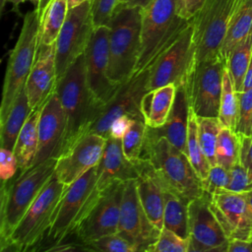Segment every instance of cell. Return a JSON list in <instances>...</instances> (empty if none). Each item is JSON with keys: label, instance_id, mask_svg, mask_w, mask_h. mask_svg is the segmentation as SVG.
Returning a JSON list of instances; mask_svg holds the SVG:
<instances>
[{"label": "cell", "instance_id": "obj_51", "mask_svg": "<svg viewBox=\"0 0 252 252\" xmlns=\"http://www.w3.org/2000/svg\"><path fill=\"white\" fill-rule=\"evenodd\" d=\"M86 1H91V0H68V6H69V9L71 8H74Z\"/></svg>", "mask_w": 252, "mask_h": 252}, {"label": "cell", "instance_id": "obj_25", "mask_svg": "<svg viewBox=\"0 0 252 252\" xmlns=\"http://www.w3.org/2000/svg\"><path fill=\"white\" fill-rule=\"evenodd\" d=\"M176 89L175 84H168L148 91L144 94L141 110L149 127L159 128L165 124L173 106Z\"/></svg>", "mask_w": 252, "mask_h": 252}, {"label": "cell", "instance_id": "obj_28", "mask_svg": "<svg viewBox=\"0 0 252 252\" xmlns=\"http://www.w3.org/2000/svg\"><path fill=\"white\" fill-rule=\"evenodd\" d=\"M32 110L25 86L16 97L7 117L0 123V148L14 150L19 133Z\"/></svg>", "mask_w": 252, "mask_h": 252}, {"label": "cell", "instance_id": "obj_7", "mask_svg": "<svg viewBox=\"0 0 252 252\" xmlns=\"http://www.w3.org/2000/svg\"><path fill=\"white\" fill-rule=\"evenodd\" d=\"M97 178L98 167L95 165L65 186L47 232L48 238L54 244L64 241L69 235L75 233L79 224L95 204L100 194Z\"/></svg>", "mask_w": 252, "mask_h": 252}, {"label": "cell", "instance_id": "obj_49", "mask_svg": "<svg viewBox=\"0 0 252 252\" xmlns=\"http://www.w3.org/2000/svg\"><path fill=\"white\" fill-rule=\"evenodd\" d=\"M251 88H252V57H251V60H250V63H249V66H248V69H247V72H246V75L244 78L242 91H245V90H248Z\"/></svg>", "mask_w": 252, "mask_h": 252}, {"label": "cell", "instance_id": "obj_41", "mask_svg": "<svg viewBox=\"0 0 252 252\" xmlns=\"http://www.w3.org/2000/svg\"><path fill=\"white\" fill-rule=\"evenodd\" d=\"M229 182V170L216 164L211 166L206 179L202 181V186L205 192L214 194L220 190L226 189Z\"/></svg>", "mask_w": 252, "mask_h": 252}, {"label": "cell", "instance_id": "obj_54", "mask_svg": "<svg viewBox=\"0 0 252 252\" xmlns=\"http://www.w3.org/2000/svg\"><path fill=\"white\" fill-rule=\"evenodd\" d=\"M7 4V0H0V7H1V11L4 9L5 5Z\"/></svg>", "mask_w": 252, "mask_h": 252}, {"label": "cell", "instance_id": "obj_10", "mask_svg": "<svg viewBox=\"0 0 252 252\" xmlns=\"http://www.w3.org/2000/svg\"><path fill=\"white\" fill-rule=\"evenodd\" d=\"M225 60L214 59L193 63L183 82L189 105L197 116L218 117Z\"/></svg>", "mask_w": 252, "mask_h": 252}, {"label": "cell", "instance_id": "obj_5", "mask_svg": "<svg viewBox=\"0 0 252 252\" xmlns=\"http://www.w3.org/2000/svg\"><path fill=\"white\" fill-rule=\"evenodd\" d=\"M189 24L176 14L175 0H153L143 8L141 50L134 73L148 70Z\"/></svg>", "mask_w": 252, "mask_h": 252}, {"label": "cell", "instance_id": "obj_30", "mask_svg": "<svg viewBox=\"0 0 252 252\" xmlns=\"http://www.w3.org/2000/svg\"><path fill=\"white\" fill-rule=\"evenodd\" d=\"M163 227L188 238V201L163 185Z\"/></svg>", "mask_w": 252, "mask_h": 252}, {"label": "cell", "instance_id": "obj_27", "mask_svg": "<svg viewBox=\"0 0 252 252\" xmlns=\"http://www.w3.org/2000/svg\"><path fill=\"white\" fill-rule=\"evenodd\" d=\"M252 34V0H238L220 49L225 60L230 51Z\"/></svg>", "mask_w": 252, "mask_h": 252}, {"label": "cell", "instance_id": "obj_16", "mask_svg": "<svg viewBox=\"0 0 252 252\" xmlns=\"http://www.w3.org/2000/svg\"><path fill=\"white\" fill-rule=\"evenodd\" d=\"M149 69L134 73L117 90L115 94L101 106L97 117L89 127L87 132H93L108 138L111 122L122 115H130L135 118H143L141 102L146 88Z\"/></svg>", "mask_w": 252, "mask_h": 252}, {"label": "cell", "instance_id": "obj_8", "mask_svg": "<svg viewBox=\"0 0 252 252\" xmlns=\"http://www.w3.org/2000/svg\"><path fill=\"white\" fill-rule=\"evenodd\" d=\"M65 186L53 173L0 250L28 251L35 249L34 247L41 242L49 230L54 211Z\"/></svg>", "mask_w": 252, "mask_h": 252}, {"label": "cell", "instance_id": "obj_42", "mask_svg": "<svg viewBox=\"0 0 252 252\" xmlns=\"http://www.w3.org/2000/svg\"><path fill=\"white\" fill-rule=\"evenodd\" d=\"M226 190L237 193H244L252 190L251 179L240 162L229 170V182Z\"/></svg>", "mask_w": 252, "mask_h": 252}, {"label": "cell", "instance_id": "obj_22", "mask_svg": "<svg viewBox=\"0 0 252 252\" xmlns=\"http://www.w3.org/2000/svg\"><path fill=\"white\" fill-rule=\"evenodd\" d=\"M134 162L138 172L137 191L142 206L154 226L161 230L164 210L163 184L148 159L141 158Z\"/></svg>", "mask_w": 252, "mask_h": 252}, {"label": "cell", "instance_id": "obj_29", "mask_svg": "<svg viewBox=\"0 0 252 252\" xmlns=\"http://www.w3.org/2000/svg\"><path fill=\"white\" fill-rule=\"evenodd\" d=\"M69 11L68 0H50L40 14L39 45L54 44Z\"/></svg>", "mask_w": 252, "mask_h": 252}, {"label": "cell", "instance_id": "obj_46", "mask_svg": "<svg viewBox=\"0 0 252 252\" xmlns=\"http://www.w3.org/2000/svg\"><path fill=\"white\" fill-rule=\"evenodd\" d=\"M240 139V163L246 169L252 182V135L239 136Z\"/></svg>", "mask_w": 252, "mask_h": 252}, {"label": "cell", "instance_id": "obj_52", "mask_svg": "<svg viewBox=\"0 0 252 252\" xmlns=\"http://www.w3.org/2000/svg\"><path fill=\"white\" fill-rule=\"evenodd\" d=\"M49 1H50V0H40L38 7L35 8V9L37 10V12L39 13V16H40V14L42 13V11L44 10V8L47 6V4L49 3Z\"/></svg>", "mask_w": 252, "mask_h": 252}, {"label": "cell", "instance_id": "obj_38", "mask_svg": "<svg viewBox=\"0 0 252 252\" xmlns=\"http://www.w3.org/2000/svg\"><path fill=\"white\" fill-rule=\"evenodd\" d=\"M86 250L102 252H136V247L119 233L109 234L84 244Z\"/></svg>", "mask_w": 252, "mask_h": 252}, {"label": "cell", "instance_id": "obj_33", "mask_svg": "<svg viewBox=\"0 0 252 252\" xmlns=\"http://www.w3.org/2000/svg\"><path fill=\"white\" fill-rule=\"evenodd\" d=\"M216 160L227 170L240 162V139L235 131L221 127L217 141Z\"/></svg>", "mask_w": 252, "mask_h": 252}, {"label": "cell", "instance_id": "obj_17", "mask_svg": "<svg viewBox=\"0 0 252 252\" xmlns=\"http://www.w3.org/2000/svg\"><path fill=\"white\" fill-rule=\"evenodd\" d=\"M106 138L86 132L56 158L54 173L64 185H69L97 165L102 158Z\"/></svg>", "mask_w": 252, "mask_h": 252}, {"label": "cell", "instance_id": "obj_43", "mask_svg": "<svg viewBox=\"0 0 252 252\" xmlns=\"http://www.w3.org/2000/svg\"><path fill=\"white\" fill-rule=\"evenodd\" d=\"M18 161L13 151L0 148V177L2 181H7L15 177L18 173Z\"/></svg>", "mask_w": 252, "mask_h": 252}, {"label": "cell", "instance_id": "obj_36", "mask_svg": "<svg viewBox=\"0 0 252 252\" xmlns=\"http://www.w3.org/2000/svg\"><path fill=\"white\" fill-rule=\"evenodd\" d=\"M147 130L148 125L146 124L145 120L143 118H136L128 132L122 138V150L125 157L129 160L134 161L141 158L146 141Z\"/></svg>", "mask_w": 252, "mask_h": 252}, {"label": "cell", "instance_id": "obj_55", "mask_svg": "<svg viewBox=\"0 0 252 252\" xmlns=\"http://www.w3.org/2000/svg\"><path fill=\"white\" fill-rule=\"evenodd\" d=\"M120 2H121V1H120ZM119 4H120V3H119Z\"/></svg>", "mask_w": 252, "mask_h": 252}, {"label": "cell", "instance_id": "obj_35", "mask_svg": "<svg viewBox=\"0 0 252 252\" xmlns=\"http://www.w3.org/2000/svg\"><path fill=\"white\" fill-rule=\"evenodd\" d=\"M198 139L202 151L211 166L217 164L216 147L218 136L222 125L218 117L197 116Z\"/></svg>", "mask_w": 252, "mask_h": 252}, {"label": "cell", "instance_id": "obj_39", "mask_svg": "<svg viewBox=\"0 0 252 252\" xmlns=\"http://www.w3.org/2000/svg\"><path fill=\"white\" fill-rule=\"evenodd\" d=\"M238 117L235 132L238 136L252 135V88L237 92Z\"/></svg>", "mask_w": 252, "mask_h": 252}, {"label": "cell", "instance_id": "obj_48", "mask_svg": "<svg viewBox=\"0 0 252 252\" xmlns=\"http://www.w3.org/2000/svg\"><path fill=\"white\" fill-rule=\"evenodd\" d=\"M153 0H121L118 6L124 7H133V8H145L147 7Z\"/></svg>", "mask_w": 252, "mask_h": 252}, {"label": "cell", "instance_id": "obj_47", "mask_svg": "<svg viewBox=\"0 0 252 252\" xmlns=\"http://www.w3.org/2000/svg\"><path fill=\"white\" fill-rule=\"evenodd\" d=\"M227 252H252V242L241 239H231L228 242Z\"/></svg>", "mask_w": 252, "mask_h": 252}, {"label": "cell", "instance_id": "obj_45", "mask_svg": "<svg viewBox=\"0 0 252 252\" xmlns=\"http://www.w3.org/2000/svg\"><path fill=\"white\" fill-rule=\"evenodd\" d=\"M136 118L130 115H122L114 119L109 127V136L114 139L122 140L125 134L128 132Z\"/></svg>", "mask_w": 252, "mask_h": 252}, {"label": "cell", "instance_id": "obj_20", "mask_svg": "<svg viewBox=\"0 0 252 252\" xmlns=\"http://www.w3.org/2000/svg\"><path fill=\"white\" fill-rule=\"evenodd\" d=\"M66 120L56 90L41 107L38 120V150L34 164L56 158L62 152Z\"/></svg>", "mask_w": 252, "mask_h": 252}, {"label": "cell", "instance_id": "obj_24", "mask_svg": "<svg viewBox=\"0 0 252 252\" xmlns=\"http://www.w3.org/2000/svg\"><path fill=\"white\" fill-rule=\"evenodd\" d=\"M176 94L170 114L165 124L159 128H151L149 131L155 136L165 137L174 147L186 155V139L189 114V100L184 84L176 86Z\"/></svg>", "mask_w": 252, "mask_h": 252}, {"label": "cell", "instance_id": "obj_2", "mask_svg": "<svg viewBox=\"0 0 252 252\" xmlns=\"http://www.w3.org/2000/svg\"><path fill=\"white\" fill-rule=\"evenodd\" d=\"M142 158L148 159L162 184L190 202L205 191L188 157L165 137L147 130Z\"/></svg>", "mask_w": 252, "mask_h": 252}, {"label": "cell", "instance_id": "obj_53", "mask_svg": "<svg viewBox=\"0 0 252 252\" xmlns=\"http://www.w3.org/2000/svg\"><path fill=\"white\" fill-rule=\"evenodd\" d=\"M244 194H245L246 199H247V201H248V203H249V205H250V207L252 209V190L244 192Z\"/></svg>", "mask_w": 252, "mask_h": 252}, {"label": "cell", "instance_id": "obj_14", "mask_svg": "<svg viewBox=\"0 0 252 252\" xmlns=\"http://www.w3.org/2000/svg\"><path fill=\"white\" fill-rule=\"evenodd\" d=\"M210 203L211 194L207 192L188 203L189 252H227L229 239Z\"/></svg>", "mask_w": 252, "mask_h": 252}, {"label": "cell", "instance_id": "obj_32", "mask_svg": "<svg viewBox=\"0 0 252 252\" xmlns=\"http://www.w3.org/2000/svg\"><path fill=\"white\" fill-rule=\"evenodd\" d=\"M186 156L188 157L194 170L198 177L203 181L209 174L211 165L206 158L200 142L198 139L197 115L191 107H189L188 126H187V139H186Z\"/></svg>", "mask_w": 252, "mask_h": 252}, {"label": "cell", "instance_id": "obj_40", "mask_svg": "<svg viewBox=\"0 0 252 252\" xmlns=\"http://www.w3.org/2000/svg\"><path fill=\"white\" fill-rule=\"evenodd\" d=\"M121 0H91L94 27L108 26Z\"/></svg>", "mask_w": 252, "mask_h": 252}, {"label": "cell", "instance_id": "obj_37", "mask_svg": "<svg viewBox=\"0 0 252 252\" xmlns=\"http://www.w3.org/2000/svg\"><path fill=\"white\" fill-rule=\"evenodd\" d=\"M146 251L149 252H189V239L162 227L158 239Z\"/></svg>", "mask_w": 252, "mask_h": 252}, {"label": "cell", "instance_id": "obj_11", "mask_svg": "<svg viewBox=\"0 0 252 252\" xmlns=\"http://www.w3.org/2000/svg\"><path fill=\"white\" fill-rule=\"evenodd\" d=\"M94 29L91 1L69 9L65 23L55 41L58 80L84 54Z\"/></svg>", "mask_w": 252, "mask_h": 252}, {"label": "cell", "instance_id": "obj_13", "mask_svg": "<svg viewBox=\"0 0 252 252\" xmlns=\"http://www.w3.org/2000/svg\"><path fill=\"white\" fill-rule=\"evenodd\" d=\"M86 81L95 103L101 107L115 94L120 86L108 78L109 28L94 27L84 52Z\"/></svg>", "mask_w": 252, "mask_h": 252}, {"label": "cell", "instance_id": "obj_23", "mask_svg": "<svg viewBox=\"0 0 252 252\" xmlns=\"http://www.w3.org/2000/svg\"><path fill=\"white\" fill-rule=\"evenodd\" d=\"M97 188L102 191L115 181H127L138 177L135 162L129 160L122 150L121 140L108 137L102 158L97 164Z\"/></svg>", "mask_w": 252, "mask_h": 252}, {"label": "cell", "instance_id": "obj_21", "mask_svg": "<svg viewBox=\"0 0 252 252\" xmlns=\"http://www.w3.org/2000/svg\"><path fill=\"white\" fill-rule=\"evenodd\" d=\"M55 43L39 45L32 71L26 82V91L32 109L42 106L57 86Z\"/></svg>", "mask_w": 252, "mask_h": 252}, {"label": "cell", "instance_id": "obj_26", "mask_svg": "<svg viewBox=\"0 0 252 252\" xmlns=\"http://www.w3.org/2000/svg\"><path fill=\"white\" fill-rule=\"evenodd\" d=\"M41 107L32 109L17 138L14 154L18 161V172L33 165L38 150V120Z\"/></svg>", "mask_w": 252, "mask_h": 252}, {"label": "cell", "instance_id": "obj_6", "mask_svg": "<svg viewBox=\"0 0 252 252\" xmlns=\"http://www.w3.org/2000/svg\"><path fill=\"white\" fill-rule=\"evenodd\" d=\"M40 16L34 8L24 16L18 39L10 52L0 105V123L7 117L16 97L26 86L39 47Z\"/></svg>", "mask_w": 252, "mask_h": 252}, {"label": "cell", "instance_id": "obj_4", "mask_svg": "<svg viewBox=\"0 0 252 252\" xmlns=\"http://www.w3.org/2000/svg\"><path fill=\"white\" fill-rule=\"evenodd\" d=\"M142 9L118 6L109 24L108 78L117 86L135 72L141 50Z\"/></svg>", "mask_w": 252, "mask_h": 252}, {"label": "cell", "instance_id": "obj_9", "mask_svg": "<svg viewBox=\"0 0 252 252\" xmlns=\"http://www.w3.org/2000/svg\"><path fill=\"white\" fill-rule=\"evenodd\" d=\"M238 0H206L191 20L194 63L220 56V49Z\"/></svg>", "mask_w": 252, "mask_h": 252}, {"label": "cell", "instance_id": "obj_15", "mask_svg": "<svg viewBox=\"0 0 252 252\" xmlns=\"http://www.w3.org/2000/svg\"><path fill=\"white\" fill-rule=\"evenodd\" d=\"M125 182L115 181L100 191L95 204L75 232L83 245L102 236L118 233Z\"/></svg>", "mask_w": 252, "mask_h": 252}, {"label": "cell", "instance_id": "obj_34", "mask_svg": "<svg viewBox=\"0 0 252 252\" xmlns=\"http://www.w3.org/2000/svg\"><path fill=\"white\" fill-rule=\"evenodd\" d=\"M238 117V95L234 89L230 75L225 66L222 77V90L220 102L219 116L222 127L235 131Z\"/></svg>", "mask_w": 252, "mask_h": 252}, {"label": "cell", "instance_id": "obj_19", "mask_svg": "<svg viewBox=\"0 0 252 252\" xmlns=\"http://www.w3.org/2000/svg\"><path fill=\"white\" fill-rule=\"evenodd\" d=\"M210 205L229 240L252 242V209L244 193L220 190L211 195Z\"/></svg>", "mask_w": 252, "mask_h": 252}, {"label": "cell", "instance_id": "obj_31", "mask_svg": "<svg viewBox=\"0 0 252 252\" xmlns=\"http://www.w3.org/2000/svg\"><path fill=\"white\" fill-rule=\"evenodd\" d=\"M252 57V34L236 45L225 59L226 68L236 92H241Z\"/></svg>", "mask_w": 252, "mask_h": 252}, {"label": "cell", "instance_id": "obj_1", "mask_svg": "<svg viewBox=\"0 0 252 252\" xmlns=\"http://www.w3.org/2000/svg\"><path fill=\"white\" fill-rule=\"evenodd\" d=\"M56 158H49L2 181L0 189V249L53 175Z\"/></svg>", "mask_w": 252, "mask_h": 252}, {"label": "cell", "instance_id": "obj_3", "mask_svg": "<svg viewBox=\"0 0 252 252\" xmlns=\"http://www.w3.org/2000/svg\"><path fill=\"white\" fill-rule=\"evenodd\" d=\"M56 93L66 120L63 153L77 138L86 133L101 107L94 100L86 81L84 54L58 80Z\"/></svg>", "mask_w": 252, "mask_h": 252}, {"label": "cell", "instance_id": "obj_12", "mask_svg": "<svg viewBox=\"0 0 252 252\" xmlns=\"http://www.w3.org/2000/svg\"><path fill=\"white\" fill-rule=\"evenodd\" d=\"M193 63V26L190 21L186 29L158 55L149 68L147 91L168 84H175L176 86L182 84Z\"/></svg>", "mask_w": 252, "mask_h": 252}, {"label": "cell", "instance_id": "obj_44", "mask_svg": "<svg viewBox=\"0 0 252 252\" xmlns=\"http://www.w3.org/2000/svg\"><path fill=\"white\" fill-rule=\"evenodd\" d=\"M206 0H175L176 14L186 21H191L201 10Z\"/></svg>", "mask_w": 252, "mask_h": 252}, {"label": "cell", "instance_id": "obj_18", "mask_svg": "<svg viewBox=\"0 0 252 252\" xmlns=\"http://www.w3.org/2000/svg\"><path fill=\"white\" fill-rule=\"evenodd\" d=\"M159 232L142 206L136 179L127 180L121 201L118 233L132 243L137 251H146L148 246L158 239Z\"/></svg>", "mask_w": 252, "mask_h": 252}, {"label": "cell", "instance_id": "obj_50", "mask_svg": "<svg viewBox=\"0 0 252 252\" xmlns=\"http://www.w3.org/2000/svg\"><path fill=\"white\" fill-rule=\"evenodd\" d=\"M25 2H31L34 6V8H37L40 0H7V3H10L13 6V9L16 11H18L19 6Z\"/></svg>", "mask_w": 252, "mask_h": 252}]
</instances>
